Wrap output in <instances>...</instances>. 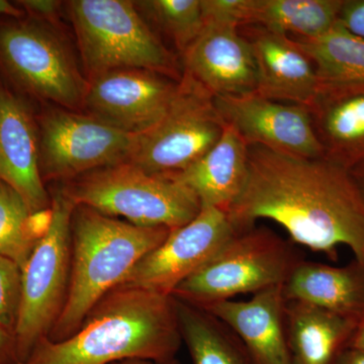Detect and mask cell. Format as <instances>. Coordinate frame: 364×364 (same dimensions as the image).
I'll return each instance as SVG.
<instances>
[{
  "instance_id": "1",
  "label": "cell",
  "mask_w": 364,
  "mask_h": 364,
  "mask_svg": "<svg viewBox=\"0 0 364 364\" xmlns=\"http://www.w3.org/2000/svg\"><path fill=\"white\" fill-rule=\"evenodd\" d=\"M227 213L238 231L269 220L296 245L334 261L347 247L364 265L363 193L350 170L324 157L249 146L245 186Z\"/></svg>"
},
{
  "instance_id": "2",
  "label": "cell",
  "mask_w": 364,
  "mask_h": 364,
  "mask_svg": "<svg viewBox=\"0 0 364 364\" xmlns=\"http://www.w3.org/2000/svg\"><path fill=\"white\" fill-rule=\"evenodd\" d=\"M181 345L173 296L119 286L93 306L73 335L40 340L21 364L166 363Z\"/></svg>"
},
{
  "instance_id": "3",
  "label": "cell",
  "mask_w": 364,
  "mask_h": 364,
  "mask_svg": "<svg viewBox=\"0 0 364 364\" xmlns=\"http://www.w3.org/2000/svg\"><path fill=\"white\" fill-rule=\"evenodd\" d=\"M171 230L140 227L75 205L71 218V275L65 306L48 338L61 341L77 331L105 294L157 248Z\"/></svg>"
},
{
  "instance_id": "4",
  "label": "cell",
  "mask_w": 364,
  "mask_h": 364,
  "mask_svg": "<svg viewBox=\"0 0 364 364\" xmlns=\"http://www.w3.org/2000/svg\"><path fill=\"white\" fill-rule=\"evenodd\" d=\"M56 25L21 16H0V76L37 104L82 111L87 79Z\"/></svg>"
},
{
  "instance_id": "5",
  "label": "cell",
  "mask_w": 364,
  "mask_h": 364,
  "mask_svg": "<svg viewBox=\"0 0 364 364\" xmlns=\"http://www.w3.org/2000/svg\"><path fill=\"white\" fill-rule=\"evenodd\" d=\"M67 6L86 79L119 69H145L181 80L176 57L151 30L135 1L73 0Z\"/></svg>"
},
{
  "instance_id": "6",
  "label": "cell",
  "mask_w": 364,
  "mask_h": 364,
  "mask_svg": "<svg viewBox=\"0 0 364 364\" xmlns=\"http://www.w3.org/2000/svg\"><path fill=\"white\" fill-rule=\"evenodd\" d=\"M57 184L76 205L124 218L136 226L174 230L202 210L195 193L174 177L150 174L129 162Z\"/></svg>"
},
{
  "instance_id": "7",
  "label": "cell",
  "mask_w": 364,
  "mask_h": 364,
  "mask_svg": "<svg viewBox=\"0 0 364 364\" xmlns=\"http://www.w3.org/2000/svg\"><path fill=\"white\" fill-rule=\"evenodd\" d=\"M293 242L267 227L242 230L198 272L177 287L174 298L198 306L284 286L303 260Z\"/></svg>"
},
{
  "instance_id": "8",
  "label": "cell",
  "mask_w": 364,
  "mask_h": 364,
  "mask_svg": "<svg viewBox=\"0 0 364 364\" xmlns=\"http://www.w3.org/2000/svg\"><path fill=\"white\" fill-rule=\"evenodd\" d=\"M50 219L23 268V296L16 330L20 364L49 336L65 306L71 275V218L75 203L59 184L49 188Z\"/></svg>"
},
{
  "instance_id": "9",
  "label": "cell",
  "mask_w": 364,
  "mask_h": 364,
  "mask_svg": "<svg viewBox=\"0 0 364 364\" xmlns=\"http://www.w3.org/2000/svg\"><path fill=\"white\" fill-rule=\"evenodd\" d=\"M37 122L40 172L47 186L128 162L139 136L50 104L38 107Z\"/></svg>"
},
{
  "instance_id": "10",
  "label": "cell",
  "mask_w": 364,
  "mask_h": 364,
  "mask_svg": "<svg viewBox=\"0 0 364 364\" xmlns=\"http://www.w3.org/2000/svg\"><path fill=\"white\" fill-rule=\"evenodd\" d=\"M224 129L214 97L182 74L168 111L138 136L128 162L155 176H176L205 156Z\"/></svg>"
},
{
  "instance_id": "11",
  "label": "cell",
  "mask_w": 364,
  "mask_h": 364,
  "mask_svg": "<svg viewBox=\"0 0 364 364\" xmlns=\"http://www.w3.org/2000/svg\"><path fill=\"white\" fill-rule=\"evenodd\" d=\"M237 232L226 210L202 208L193 221L171 230L166 239L133 268L121 286L172 296Z\"/></svg>"
},
{
  "instance_id": "12",
  "label": "cell",
  "mask_w": 364,
  "mask_h": 364,
  "mask_svg": "<svg viewBox=\"0 0 364 364\" xmlns=\"http://www.w3.org/2000/svg\"><path fill=\"white\" fill-rule=\"evenodd\" d=\"M179 81L145 69H119L87 79L82 111L126 133L141 135L165 116Z\"/></svg>"
},
{
  "instance_id": "13",
  "label": "cell",
  "mask_w": 364,
  "mask_h": 364,
  "mask_svg": "<svg viewBox=\"0 0 364 364\" xmlns=\"http://www.w3.org/2000/svg\"><path fill=\"white\" fill-rule=\"evenodd\" d=\"M225 124L233 127L249 146L304 158H323L308 107L260 97L257 93L214 97Z\"/></svg>"
},
{
  "instance_id": "14",
  "label": "cell",
  "mask_w": 364,
  "mask_h": 364,
  "mask_svg": "<svg viewBox=\"0 0 364 364\" xmlns=\"http://www.w3.org/2000/svg\"><path fill=\"white\" fill-rule=\"evenodd\" d=\"M37 102L0 76V181L14 188L33 215L51 210L52 198L39 162Z\"/></svg>"
},
{
  "instance_id": "15",
  "label": "cell",
  "mask_w": 364,
  "mask_h": 364,
  "mask_svg": "<svg viewBox=\"0 0 364 364\" xmlns=\"http://www.w3.org/2000/svg\"><path fill=\"white\" fill-rule=\"evenodd\" d=\"M181 57L182 74L213 97L256 91L255 62L238 26L203 23L202 32Z\"/></svg>"
},
{
  "instance_id": "16",
  "label": "cell",
  "mask_w": 364,
  "mask_h": 364,
  "mask_svg": "<svg viewBox=\"0 0 364 364\" xmlns=\"http://www.w3.org/2000/svg\"><path fill=\"white\" fill-rule=\"evenodd\" d=\"M252 52L257 72L255 93L287 104L308 107L317 92V71L298 43L257 26L239 28Z\"/></svg>"
},
{
  "instance_id": "17",
  "label": "cell",
  "mask_w": 364,
  "mask_h": 364,
  "mask_svg": "<svg viewBox=\"0 0 364 364\" xmlns=\"http://www.w3.org/2000/svg\"><path fill=\"white\" fill-rule=\"evenodd\" d=\"M308 109L326 159L348 170L364 161V81L320 82Z\"/></svg>"
},
{
  "instance_id": "18",
  "label": "cell",
  "mask_w": 364,
  "mask_h": 364,
  "mask_svg": "<svg viewBox=\"0 0 364 364\" xmlns=\"http://www.w3.org/2000/svg\"><path fill=\"white\" fill-rule=\"evenodd\" d=\"M200 308L226 324L258 364H291L282 286L253 294L247 301L229 299Z\"/></svg>"
},
{
  "instance_id": "19",
  "label": "cell",
  "mask_w": 364,
  "mask_h": 364,
  "mask_svg": "<svg viewBox=\"0 0 364 364\" xmlns=\"http://www.w3.org/2000/svg\"><path fill=\"white\" fill-rule=\"evenodd\" d=\"M248 155L247 142L225 124L221 138L205 156L171 177L195 193L200 207L228 212L245 186Z\"/></svg>"
},
{
  "instance_id": "20",
  "label": "cell",
  "mask_w": 364,
  "mask_h": 364,
  "mask_svg": "<svg viewBox=\"0 0 364 364\" xmlns=\"http://www.w3.org/2000/svg\"><path fill=\"white\" fill-rule=\"evenodd\" d=\"M287 301H303L360 321L364 316V265L346 267L303 259L282 286Z\"/></svg>"
},
{
  "instance_id": "21",
  "label": "cell",
  "mask_w": 364,
  "mask_h": 364,
  "mask_svg": "<svg viewBox=\"0 0 364 364\" xmlns=\"http://www.w3.org/2000/svg\"><path fill=\"white\" fill-rule=\"evenodd\" d=\"M286 315L291 364H333L348 347L358 324L303 301H287Z\"/></svg>"
},
{
  "instance_id": "22",
  "label": "cell",
  "mask_w": 364,
  "mask_h": 364,
  "mask_svg": "<svg viewBox=\"0 0 364 364\" xmlns=\"http://www.w3.org/2000/svg\"><path fill=\"white\" fill-rule=\"evenodd\" d=\"M344 0H244V26L296 39H315L339 21Z\"/></svg>"
},
{
  "instance_id": "23",
  "label": "cell",
  "mask_w": 364,
  "mask_h": 364,
  "mask_svg": "<svg viewBox=\"0 0 364 364\" xmlns=\"http://www.w3.org/2000/svg\"><path fill=\"white\" fill-rule=\"evenodd\" d=\"M174 299L182 343L188 347L193 364H258L221 320L200 306Z\"/></svg>"
},
{
  "instance_id": "24",
  "label": "cell",
  "mask_w": 364,
  "mask_h": 364,
  "mask_svg": "<svg viewBox=\"0 0 364 364\" xmlns=\"http://www.w3.org/2000/svg\"><path fill=\"white\" fill-rule=\"evenodd\" d=\"M293 39L313 62L320 82L364 81V39L340 21L321 37Z\"/></svg>"
},
{
  "instance_id": "25",
  "label": "cell",
  "mask_w": 364,
  "mask_h": 364,
  "mask_svg": "<svg viewBox=\"0 0 364 364\" xmlns=\"http://www.w3.org/2000/svg\"><path fill=\"white\" fill-rule=\"evenodd\" d=\"M50 210L33 215L23 198L0 181V255L23 269L44 233Z\"/></svg>"
},
{
  "instance_id": "26",
  "label": "cell",
  "mask_w": 364,
  "mask_h": 364,
  "mask_svg": "<svg viewBox=\"0 0 364 364\" xmlns=\"http://www.w3.org/2000/svg\"><path fill=\"white\" fill-rule=\"evenodd\" d=\"M135 6L144 18L168 36L181 55L203 31L200 0H141Z\"/></svg>"
},
{
  "instance_id": "27",
  "label": "cell",
  "mask_w": 364,
  "mask_h": 364,
  "mask_svg": "<svg viewBox=\"0 0 364 364\" xmlns=\"http://www.w3.org/2000/svg\"><path fill=\"white\" fill-rule=\"evenodd\" d=\"M23 296V269L0 255V327L13 333L20 318Z\"/></svg>"
},
{
  "instance_id": "28",
  "label": "cell",
  "mask_w": 364,
  "mask_h": 364,
  "mask_svg": "<svg viewBox=\"0 0 364 364\" xmlns=\"http://www.w3.org/2000/svg\"><path fill=\"white\" fill-rule=\"evenodd\" d=\"M339 21L349 32L364 39V0H344Z\"/></svg>"
},
{
  "instance_id": "29",
  "label": "cell",
  "mask_w": 364,
  "mask_h": 364,
  "mask_svg": "<svg viewBox=\"0 0 364 364\" xmlns=\"http://www.w3.org/2000/svg\"><path fill=\"white\" fill-rule=\"evenodd\" d=\"M14 4L33 18L49 21L54 25H56V21L58 20L62 6V2L54 0H21L14 1Z\"/></svg>"
},
{
  "instance_id": "30",
  "label": "cell",
  "mask_w": 364,
  "mask_h": 364,
  "mask_svg": "<svg viewBox=\"0 0 364 364\" xmlns=\"http://www.w3.org/2000/svg\"><path fill=\"white\" fill-rule=\"evenodd\" d=\"M0 364H20L16 336L0 327Z\"/></svg>"
},
{
  "instance_id": "31",
  "label": "cell",
  "mask_w": 364,
  "mask_h": 364,
  "mask_svg": "<svg viewBox=\"0 0 364 364\" xmlns=\"http://www.w3.org/2000/svg\"><path fill=\"white\" fill-rule=\"evenodd\" d=\"M333 364H364V351L347 347L340 352Z\"/></svg>"
},
{
  "instance_id": "32",
  "label": "cell",
  "mask_w": 364,
  "mask_h": 364,
  "mask_svg": "<svg viewBox=\"0 0 364 364\" xmlns=\"http://www.w3.org/2000/svg\"><path fill=\"white\" fill-rule=\"evenodd\" d=\"M348 347L364 351V316L356 326L355 331L352 335Z\"/></svg>"
},
{
  "instance_id": "33",
  "label": "cell",
  "mask_w": 364,
  "mask_h": 364,
  "mask_svg": "<svg viewBox=\"0 0 364 364\" xmlns=\"http://www.w3.org/2000/svg\"><path fill=\"white\" fill-rule=\"evenodd\" d=\"M25 11L16 6V4L6 0H0V16L7 14V16H21Z\"/></svg>"
},
{
  "instance_id": "34",
  "label": "cell",
  "mask_w": 364,
  "mask_h": 364,
  "mask_svg": "<svg viewBox=\"0 0 364 364\" xmlns=\"http://www.w3.org/2000/svg\"><path fill=\"white\" fill-rule=\"evenodd\" d=\"M354 181L358 183V188H360L361 193L364 196V161L359 163L355 167L350 170Z\"/></svg>"
},
{
  "instance_id": "35",
  "label": "cell",
  "mask_w": 364,
  "mask_h": 364,
  "mask_svg": "<svg viewBox=\"0 0 364 364\" xmlns=\"http://www.w3.org/2000/svg\"><path fill=\"white\" fill-rule=\"evenodd\" d=\"M145 364H182L181 361L178 360L177 358L172 359V360L166 361V363H147Z\"/></svg>"
},
{
  "instance_id": "36",
  "label": "cell",
  "mask_w": 364,
  "mask_h": 364,
  "mask_svg": "<svg viewBox=\"0 0 364 364\" xmlns=\"http://www.w3.org/2000/svg\"><path fill=\"white\" fill-rule=\"evenodd\" d=\"M147 363H144V361H124V363H119L116 364H145Z\"/></svg>"
}]
</instances>
